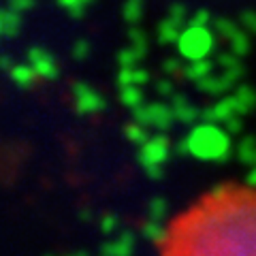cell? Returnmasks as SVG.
I'll list each match as a JSON object with an SVG mask.
<instances>
[{
    "label": "cell",
    "mask_w": 256,
    "mask_h": 256,
    "mask_svg": "<svg viewBox=\"0 0 256 256\" xmlns=\"http://www.w3.org/2000/svg\"><path fill=\"white\" fill-rule=\"evenodd\" d=\"M162 256H256V186L207 192L160 239Z\"/></svg>",
    "instance_id": "cell-1"
}]
</instances>
